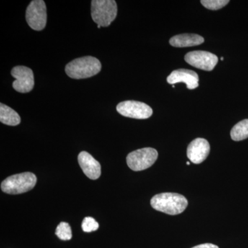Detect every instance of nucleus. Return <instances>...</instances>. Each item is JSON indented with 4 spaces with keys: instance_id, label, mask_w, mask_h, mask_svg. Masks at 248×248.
<instances>
[{
    "instance_id": "20",
    "label": "nucleus",
    "mask_w": 248,
    "mask_h": 248,
    "mask_svg": "<svg viewBox=\"0 0 248 248\" xmlns=\"http://www.w3.org/2000/svg\"><path fill=\"white\" fill-rule=\"evenodd\" d=\"M101 27H101V26L97 25L98 29H100Z\"/></svg>"
},
{
    "instance_id": "6",
    "label": "nucleus",
    "mask_w": 248,
    "mask_h": 248,
    "mask_svg": "<svg viewBox=\"0 0 248 248\" xmlns=\"http://www.w3.org/2000/svg\"><path fill=\"white\" fill-rule=\"evenodd\" d=\"M28 24L33 30H43L46 25V6L43 0H33L29 4L26 12Z\"/></svg>"
},
{
    "instance_id": "8",
    "label": "nucleus",
    "mask_w": 248,
    "mask_h": 248,
    "mask_svg": "<svg viewBox=\"0 0 248 248\" xmlns=\"http://www.w3.org/2000/svg\"><path fill=\"white\" fill-rule=\"evenodd\" d=\"M11 76L15 81L13 88L17 92L27 93L31 92L35 85L33 72L30 68L24 66L14 67L11 71Z\"/></svg>"
},
{
    "instance_id": "1",
    "label": "nucleus",
    "mask_w": 248,
    "mask_h": 248,
    "mask_svg": "<svg viewBox=\"0 0 248 248\" xmlns=\"http://www.w3.org/2000/svg\"><path fill=\"white\" fill-rule=\"evenodd\" d=\"M155 210L170 215L182 213L187 206V200L184 196L172 192H165L155 195L151 201Z\"/></svg>"
},
{
    "instance_id": "9",
    "label": "nucleus",
    "mask_w": 248,
    "mask_h": 248,
    "mask_svg": "<svg viewBox=\"0 0 248 248\" xmlns=\"http://www.w3.org/2000/svg\"><path fill=\"white\" fill-rule=\"evenodd\" d=\"M218 60L215 54L202 50L190 52L185 56V61L191 66L206 71H213Z\"/></svg>"
},
{
    "instance_id": "15",
    "label": "nucleus",
    "mask_w": 248,
    "mask_h": 248,
    "mask_svg": "<svg viewBox=\"0 0 248 248\" xmlns=\"http://www.w3.org/2000/svg\"><path fill=\"white\" fill-rule=\"evenodd\" d=\"M232 140L235 141H242L248 138V120L236 124L231 132Z\"/></svg>"
},
{
    "instance_id": "19",
    "label": "nucleus",
    "mask_w": 248,
    "mask_h": 248,
    "mask_svg": "<svg viewBox=\"0 0 248 248\" xmlns=\"http://www.w3.org/2000/svg\"><path fill=\"white\" fill-rule=\"evenodd\" d=\"M192 248H218V246L216 245L212 244H204L199 245V246H195Z\"/></svg>"
},
{
    "instance_id": "18",
    "label": "nucleus",
    "mask_w": 248,
    "mask_h": 248,
    "mask_svg": "<svg viewBox=\"0 0 248 248\" xmlns=\"http://www.w3.org/2000/svg\"><path fill=\"white\" fill-rule=\"evenodd\" d=\"M81 228L85 232H91L97 231L99 228V223L92 217H86L83 220Z\"/></svg>"
},
{
    "instance_id": "17",
    "label": "nucleus",
    "mask_w": 248,
    "mask_h": 248,
    "mask_svg": "<svg viewBox=\"0 0 248 248\" xmlns=\"http://www.w3.org/2000/svg\"><path fill=\"white\" fill-rule=\"evenodd\" d=\"M230 2L229 0H202L201 3L206 9L217 11L226 6Z\"/></svg>"
},
{
    "instance_id": "5",
    "label": "nucleus",
    "mask_w": 248,
    "mask_h": 248,
    "mask_svg": "<svg viewBox=\"0 0 248 248\" xmlns=\"http://www.w3.org/2000/svg\"><path fill=\"white\" fill-rule=\"evenodd\" d=\"M158 158V153L153 148H144L129 153L126 157L128 167L134 171L144 170L151 167Z\"/></svg>"
},
{
    "instance_id": "21",
    "label": "nucleus",
    "mask_w": 248,
    "mask_h": 248,
    "mask_svg": "<svg viewBox=\"0 0 248 248\" xmlns=\"http://www.w3.org/2000/svg\"><path fill=\"white\" fill-rule=\"evenodd\" d=\"M187 166H189V165H190V162H189V161H187Z\"/></svg>"
},
{
    "instance_id": "4",
    "label": "nucleus",
    "mask_w": 248,
    "mask_h": 248,
    "mask_svg": "<svg viewBox=\"0 0 248 248\" xmlns=\"http://www.w3.org/2000/svg\"><path fill=\"white\" fill-rule=\"evenodd\" d=\"M117 5L115 0H93L91 16L93 21L102 27H107L115 20Z\"/></svg>"
},
{
    "instance_id": "11",
    "label": "nucleus",
    "mask_w": 248,
    "mask_h": 248,
    "mask_svg": "<svg viewBox=\"0 0 248 248\" xmlns=\"http://www.w3.org/2000/svg\"><path fill=\"white\" fill-rule=\"evenodd\" d=\"M169 84H175L177 83H185L187 88L190 90L197 89L199 86V76L195 71L187 69H177L172 72L167 78Z\"/></svg>"
},
{
    "instance_id": "22",
    "label": "nucleus",
    "mask_w": 248,
    "mask_h": 248,
    "mask_svg": "<svg viewBox=\"0 0 248 248\" xmlns=\"http://www.w3.org/2000/svg\"><path fill=\"white\" fill-rule=\"evenodd\" d=\"M221 61H223V58H221Z\"/></svg>"
},
{
    "instance_id": "14",
    "label": "nucleus",
    "mask_w": 248,
    "mask_h": 248,
    "mask_svg": "<svg viewBox=\"0 0 248 248\" xmlns=\"http://www.w3.org/2000/svg\"><path fill=\"white\" fill-rule=\"evenodd\" d=\"M0 122L6 125L16 126L21 122V118L16 111L8 106L0 104Z\"/></svg>"
},
{
    "instance_id": "2",
    "label": "nucleus",
    "mask_w": 248,
    "mask_h": 248,
    "mask_svg": "<svg viewBox=\"0 0 248 248\" xmlns=\"http://www.w3.org/2000/svg\"><path fill=\"white\" fill-rule=\"evenodd\" d=\"M102 70V63L94 57L77 58L66 65L67 76L73 79H86L96 76Z\"/></svg>"
},
{
    "instance_id": "3",
    "label": "nucleus",
    "mask_w": 248,
    "mask_h": 248,
    "mask_svg": "<svg viewBox=\"0 0 248 248\" xmlns=\"http://www.w3.org/2000/svg\"><path fill=\"white\" fill-rule=\"evenodd\" d=\"M36 183L35 174L32 172H23L6 178L1 182V189L5 193L18 195L32 190Z\"/></svg>"
},
{
    "instance_id": "16",
    "label": "nucleus",
    "mask_w": 248,
    "mask_h": 248,
    "mask_svg": "<svg viewBox=\"0 0 248 248\" xmlns=\"http://www.w3.org/2000/svg\"><path fill=\"white\" fill-rule=\"evenodd\" d=\"M55 234L62 241H68L72 239L71 226L66 222H61L57 227Z\"/></svg>"
},
{
    "instance_id": "12",
    "label": "nucleus",
    "mask_w": 248,
    "mask_h": 248,
    "mask_svg": "<svg viewBox=\"0 0 248 248\" xmlns=\"http://www.w3.org/2000/svg\"><path fill=\"white\" fill-rule=\"evenodd\" d=\"M78 161L83 172L89 179L95 180L101 175V165L92 155L82 151L78 155Z\"/></svg>"
},
{
    "instance_id": "10",
    "label": "nucleus",
    "mask_w": 248,
    "mask_h": 248,
    "mask_svg": "<svg viewBox=\"0 0 248 248\" xmlns=\"http://www.w3.org/2000/svg\"><path fill=\"white\" fill-rule=\"evenodd\" d=\"M210 151V143L203 138L195 139L191 141L187 149V156L191 162L202 164L208 157Z\"/></svg>"
},
{
    "instance_id": "13",
    "label": "nucleus",
    "mask_w": 248,
    "mask_h": 248,
    "mask_svg": "<svg viewBox=\"0 0 248 248\" xmlns=\"http://www.w3.org/2000/svg\"><path fill=\"white\" fill-rule=\"evenodd\" d=\"M204 42V38L197 34L185 33L174 36L170 40L171 46L177 48L184 47L195 46L202 45Z\"/></svg>"
},
{
    "instance_id": "7",
    "label": "nucleus",
    "mask_w": 248,
    "mask_h": 248,
    "mask_svg": "<svg viewBox=\"0 0 248 248\" xmlns=\"http://www.w3.org/2000/svg\"><path fill=\"white\" fill-rule=\"evenodd\" d=\"M117 110L120 115L137 120H146L153 115V109L143 102L125 101L117 105Z\"/></svg>"
}]
</instances>
